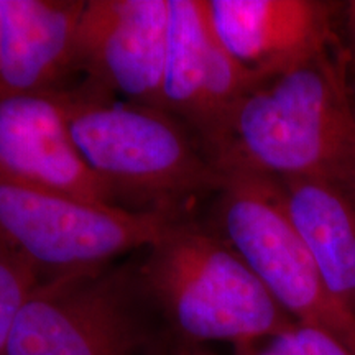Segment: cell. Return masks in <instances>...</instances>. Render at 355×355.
Wrapping results in <instances>:
<instances>
[{
	"mask_svg": "<svg viewBox=\"0 0 355 355\" xmlns=\"http://www.w3.org/2000/svg\"><path fill=\"white\" fill-rule=\"evenodd\" d=\"M206 155L220 175L319 178L344 186L355 159V107L343 63L329 48L255 84Z\"/></svg>",
	"mask_w": 355,
	"mask_h": 355,
	"instance_id": "cell-1",
	"label": "cell"
},
{
	"mask_svg": "<svg viewBox=\"0 0 355 355\" xmlns=\"http://www.w3.org/2000/svg\"><path fill=\"white\" fill-rule=\"evenodd\" d=\"M61 91L78 150L122 207L189 217V204L220 188L224 178L171 114L92 84Z\"/></svg>",
	"mask_w": 355,
	"mask_h": 355,
	"instance_id": "cell-2",
	"label": "cell"
},
{
	"mask_svg": "<svg viewBox=\"0 0 355 355\" xmlns=\"http://www.w3.org/2000/svg\"><path fill=\"white\" fill-rule=\"evenodd\" d=\"M144 252L141 288L180 344L241 349L295 324L237 252L191 216Z\"/></svg>",
	"mask_w": 355,
	"mask_h": 355,
	"instance_id": "cell-3",
	"label": "cell"
},
{
	"mask_svg": "<svg viewBox=\"0 0 355 355\" xmlns=\"http://www.w3.org/2000/svg\"><path fill=\"white\" fill-rule=\"evenodd\" d=\"M222 178L217 234L293 321L326 331L355 355V316L327 290L288 214L279 181L252 173Z\"/></svg>",
	"mask_w": 355,
	"mask_h": 355,
	"instance_id": "cell-4",
	"label": "cell"
},
{
	"mask_svg": "<svg viewBox=\"0 0 355 355\" xmlns=\"http://www.w3.org/2000/svg\"><path fill=\"white\" fill-rule=\"evenodd\" d=\"M176 217L92 202L0 175V237L38 273L40 282L112 265L146 250Z\"/></svg>",
	"mask_w": 355,
	"mask_h": 355,
	"instance_id": "cell-5",
	"label": "cell"
},
{
	"mask_svg": "<svg viewBox=\"0 0 355 355\" xmlns=\"http://www.w3.org/2000/svg\"><path fill=\"white\" fill-rule=\"evenodd\" d=\"M139 265L40 282L3 355H141L146 329Z\"/></svg>",
	"mask_w": 355,
	"mask_h": 355,
	"instance_id": "cell-6",
	"label": "cell"
},
{
	"mask_svg": "<svg viewBox=\"0 0 355 355\" xmlns=\"http://www.w3.org/2000/svg\"><path fill=\"white\" fill-rule=\"evenodd\" d=\"M168 40L170 0H87L74 64L101 91L162 109Z\"/></svg>",
	"mask_w": 355,
	"mask_h": 355,
	"instance_id": "cell-7",
	"label": "cell"
},
{
	"mask_svg": "<svg viewBox=\"0 0 355 355\" xmlns=\"http://www.w3.org/2000/svg\"><path fill=\"white\" fill-rule=\"evenodd\" d=\"M255 83L222 46L207 0H170L162 109L194 133L204 153Z\"/></svg>",
	"mask_w": 355,
	"mask_h": 355,
	"instance_id": "cell-8",
	"label": "cell"
},
{
	"mask_svg": "<svg viewBox=\"0 0 355 355\" xmlns=\"http://www.w3.org/2000/svg\"><path fill=\"white\" fill-rule=\"evenodd\" d=\"M0 175L86 201L121 206L78 150L61 89L0 94Z\"/></svg>",
	"mask_w": 355,
	"mask_h": 355,
	"instance_id": "cell-9",
	"label": "cell"
},
{
	"mask_svg": "<svg viewBox=\"0 0 355 355\" xmlns=\"http://www.w3.org/2000/svg\"><path fill=\"white\" fill-rule=\"evenodd\" d=\"M212 28L259 84L329 50L332 8L314 0H207Z\"/></svg>",
	"mask_w": 355,
	"mask_h": 355,
	"instance_id": "cell-10",
	"label": "cell"
},
{
	"mask_svg": "<svg viewBox=\"0 0 355 355\" xmlns=\"http://www.w3.org/2000/svg\"><path fill=\"white\" fill-rule=\"evenodd\" d=\"M84 0H0V94L56 89L74 66Z\"/></svg>",
	"mask_w": 355,
	"mask_h": 355,
	"instance_id": "cell-11",
	"label": "cell"
},
{
	"mask_svg": "<svg viewBox=\"0 0 355 355\" xmlns=\"http://www.w3.org/2000/svg\"><path fill=\"white\" fill-rule=\"evenodd\" d=\"M286 211L332 296L355 316V201L319 178L278 180Z\"/></svg>",
	"mask_w": 355,
	"mask_h": 355,
	"instance_id": "cell-12",
	"label": "cell"
},
{
	"mask_svg": "<svg viewBox=\"0 0 355 355\" xmlns=\"http://www.w3.org/2000/svg\"><path fill=\"white\" fill-rule=\"evenodd\" d=\"M38 283L33 266L0 237V355L6 352L17 318Z\"/></svg>",
	"mask_w": 355,
	"mask_h": 355,
	"instance_id": "cell-13",
	"label": "cell"
},
{
	"mask_svg": "<svg viewBox=\"0 0 355 355\" xmlns=\"http://www.w3.org/2000/svg\"><path fill=\"white\" fill-rule=\"evenodd\" d=\"M235 350L237 355H354L334 336L298 322L277 336Z\"/></svg>",
	"mask_w": 355,
	"mask_h": 355,
	"instance_id": "cell-14",
	"label": "cell"
},
{
	"mask_svg": "<svg viewBox=\"0 0 355 355\" xmlns=\"http://www.w3.org/2000/svg\"><path fill=\"white\" fill-rule=\"evenodd\" d=\"M175 355H211V354H207L206 350H202L201 345L180 344V352H176Z\"/></svg>",
	"mask_w": 355,
	"mask_h": 355,
	"instance_id": "cell-15",
	"label": "cell"
},
{
	"mask_svg": "<svg viewBox=\"0 0 355 355\" xmlns=\"http://www.w3.org/2000/svg\"><path fill=\"white\" fill-rule=\"evenodd\" d=\"M347 24H349L350 37H352L354 50H355V0H354V2H349V7H347Z\"/></svg>",
	"mask_w": 355,
	"mask_h": 355,
	"instance_id": "cell-16",
	"label": "cell"
},
{
	"mask_svg": "<svg viewBox=\"0 0 355 355\" xmlns=\"http://www.w3.org/2000/svg\"><path fill=\"white\" fill-rule=\"evenodd\" d=\"M344 186H345V188H347V191L350 193V196H352L354 201H355V159H354L352 168H350V171H349L347 181H345Z\"/></svg>",
	"mask_w": 355,
	"mask_h": 355,
	"instance_id": "cell-17",
	"label": "cell"
}]
</instances>
